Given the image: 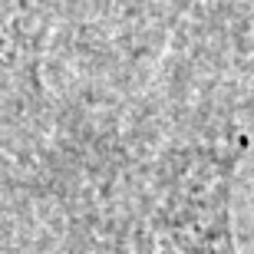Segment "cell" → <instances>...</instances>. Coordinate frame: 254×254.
<instances>
[{
  "label": "cell",
  "mask_w": 254,
  "mask_h": 254,
  "mask_svg": "<svg viewBox=\"0 0 254 254\" xmlns=\"http://www.w3.org/2000/svg\"><path fill=\"white\" fill-rule=\"evenodd\" d=\"M241 149V139H215L175 152L142 211L135 254H241L231 221Z\"/></svg>",
  "instance_id": "obj_1"
}]
</instances>
